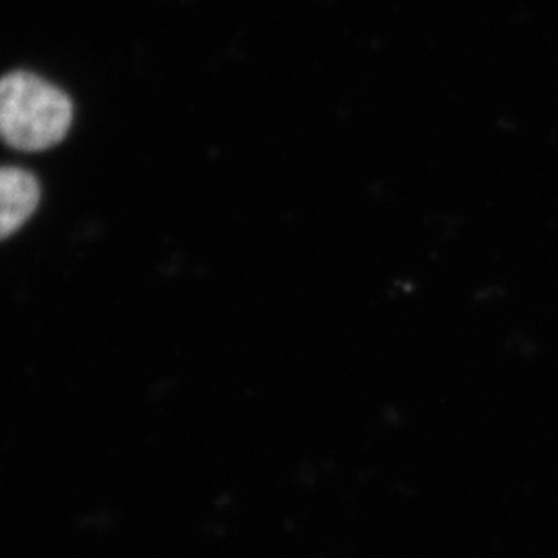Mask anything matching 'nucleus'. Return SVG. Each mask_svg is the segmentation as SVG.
Wrapping results in <instances>:
<instances>
[{
	"label": "nucleus",
	"mask_w": 558,
	"mask_h": 558,
	"mask_svg": "<svg viewBox=\"0 0 558 558\" xmlns=\"http://www.w3.org/2000/svg\"><path fill=\"white\" fill-rule=\"evenodd\" d=\"M73 106L64 92L29 73L0 78V138L21 150H44L64 138Z\"/></svg>",
	"instance_id": "nucleus-1"
},
{
	"label": "nucleus",
	"mask_w": 558,
	"mask_h": 558,
	"mask_svg": "<svg viewBox=\"0 0 558 558\" xmlns=\"http://www.w3.org/2000/svg\"><path fill=\"white\" fill-rule=\"evenodd\" d=\"M40 187L32 172L0 167V240L19 231L37 209Z\"/></svg>",
	"instance_id": "nucleus-2"
}]
</instances>
